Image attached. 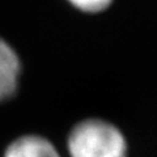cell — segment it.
<instances>
[{
  "instance_id": "2",
  "label": "cell",
  "mask_w": 157,
  "mask_h": 157,
  "mask_svg": "<svg viewBox=\"0 0 157 157\" xmlns=\"http://www.w3.org/2000/svg\"><path fill=\"white\" fill-rule=\"evenodd\" d=\"M21 73L22 64L18 54L0 37V105L17 94Z\"/></svg>"
},
{
  "instance_id": "3",
  "label": "cell",
  "mask_w": 157,
  "mask_h": 157,
  "mask_svg": "<svg viewBox=\"0 0 157 157\" xmlns=\"http://www.w3.org/2000/svg\"><path fill=\"white\" fill-rule=\"evenodd\" d=\"M3 157H60L54 144L39 135H22L4 151Z\"/></svg>"
},
{
  "instance_id": "1",
  "label": "cell",
  "mask_w": 157,
  "mask_h": 157,
  "mask_svg": "<svg viewBox=\"0 0 157 157\" xmlns=\"http://www.w3.org/2000/svg\"><path fill=\"white\" fill-rule=\"evenodd\" d=\"M67 149L70 157H127L128 144L117 126L89 118L71 128Z\"/></svg>"
},
{
  "instance_id": "4",
  "label": "cell",
  "mask_w": 157,
  "mask_h": 157,
  "mask_svg": "<svg viewBox=\"0 0 157 157\" xmlns=\"http://www.w3.org/2000/svg\"><path fill=\"white\" fill-rule=\"evenodd\" d=\"M73 8L84 13H100L109 8L114 0H67Z\"/></svg>"
}]
</instances>
